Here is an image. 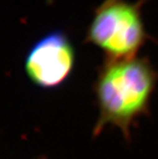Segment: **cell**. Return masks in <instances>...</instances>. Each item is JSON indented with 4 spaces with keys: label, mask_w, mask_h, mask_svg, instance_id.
I'll return each mask as SVG.
<instances>
[{
    "label": "cell",
    "mask_w": 158,
    "mask_h": 159,
    "mask_svg": "<svg viewBox=\"0 0 158 159\" xmlns=\"http://www.w3.org/2000/svg\"><path fill=\"white\" fill-rule=\"evenodd\" d=\"M157 80L158 74L146 58L106 60L95 85L99 115L94 136L111 125L130 139L135 120L148 111Z\"/></svg>",
    "instance_id": "obj_1"
},
{
    "label": "cell",
    "mask_w": 158,
    "mask_h": 159,
    "mask_svg": "<svg viewBox=\"0 0 158 159\" xmlns=\"http://www.w3.org/2000/svg\"><path fill=\"white\" fill-rule=\"evenodd\" d=\"M144 0H104L94 10L86 41L101 48L106 60L135 57L148 39L142 19Z\"/></svg>",
    "instance_id": "obj_2"
},
{
    "label": "cell",
    "mask_w": 158,
    "mask_h": 159,
    "mask_svg": "<svg viewBox=\"0 0 158 159\" xmlns=\"http://www.w3.org/2000/svg\"><path fill=\"white\" fill-rule=\"evenodd\" d=\"M75 61L72 44L64 32L55 31L33 45L25 60V70L32 83L43 88L60 86L68 79Z\"/></svg>",
    "instance_id": "obj_3"
},
{
    "label": "cell",
    "mask_w": 158,
    "mask_h": 159,
    "mask_svg": "<svg viewBox=\"0 0 158 159\" xmlns=\"http://www.w3.org/2000/svg\"><path fill=\"white\" fill-rule=\"evenodd\" d=\"M43 159H44V158H43Z\"/></svg>",
    "instance_id": "obj_4"
}]
</instances>
